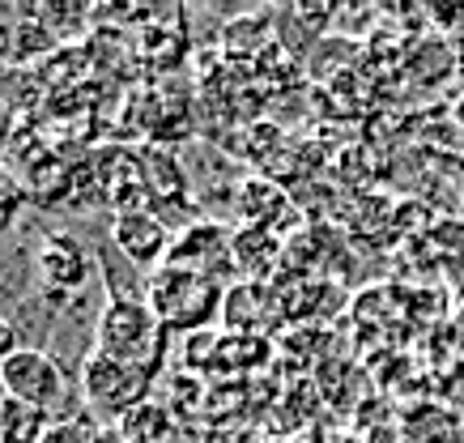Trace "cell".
Masks as SVG:
<instances>
[{
    "instance_id": "3957f363",
    "label": "cell",
    "mask_w": 464,
    "mask_h": 443,
    "mask_svg": "<svg viewBox=\"0 0 464 443\" xmlns=\"http://www.w3.org/2000/svg\"><path fill=\"white\" fill-rule=\"evenodd\" d=\"M154 371H145L137 362H120L111 354H94L82 362V397L99 414H132L150 397Z\"/></svg>"
},
{
    "instance_id": "8fae6325",
    "label": "cell",
    "mask_w": 464,
    "mask_h": 443,
    "mask_svg": "<svg viewBox=\"0 0 464 443\" xmlns=\"http://www.w3.org/2000/svg\"><path fill=\"white\" fill-rule=\"evenodd\" d=\"M39 443H94V439H90V430L82 422H52Z\"/></svg>"
},
{
    "instance_id": "7a4b0ae2",
    "label": "cell",
    "mask_w": 464,
    "mask_h": 443,
    "mask_svg": "<svg viewBox=\"0 0 464 443\" xmlns=\"http://www.w3.org/2000/svg\"><path fill=\"white\" fill-rule=\"evenodd\" d=\"M99 354H111L120 362H137L145 371H158L162 358V337L167 329L158 324V315L150 312L145 299H128V294H107V307L99 315Z\"/></svg>"
},
{
    "instance_id": "52a82bcc",
    "label": "cell",
    "mask_w": 464,
    "mask_h": 443,
    "mask_svg": "<svg viewBox=\"0 0 464 443\" xmlns=\"http://www.w3.org/2000/svg\"><path fill=\"white\" fill-rule=\"evenodd\" d=\"M34 265H39L43 282L52 290H82L90 277V252H85L72 235H43L34 247Z\"/></svg>"
},
{
    "instance_id": "ba28073f",
    "label": "cell",
    "mask_w": 464,
    "mask_h": 443,
    "mask_svg": "<svg viewBox=\"0 0 464 443\" xmlns=\"http://www.w3.org/2000/svg\"><path fill=\"white\" fill-rule=\"evenodd\" d=\"M230 260H235V273H243V282H265L282 260V239L265 226H243L230 239Z\"/></svg>"
},
{
    "instance_id": "30bf717a",
    "label": "cell",
    "mask_w": 464,
    "mask_h": 443,
    "mask_svg": "<svg viewBox=\"0 0 464 443\" xmlns=\"http://www.w3.org/2000/svg\"><path fill=\"white\" fill-rule=\"evenodd\" d=\"M22 197H26L22 179H17V175L0 162V214H5V209H17V205H22Z\"/></svg>"
},
{
    "instance_id": "8992f818",
    "label": "cell",
    "mask_w": 464,
    "mask_h": 443,
    "mask_svg": "<svg viewBox=\"0 0 464 443\" xmlns=\"http://www.w3.org/2000/svg\"><path fill=\"white\" fill-rule=\"evenodd\" d=\"M230 230L218 226V222H192V226H183L175 235V244H170V256L167 265H183V269H197V273H209L222 282V273L235 269V260H230Z\"/></svg>"
},
{
    "instance_id": "9c48e42d",
    "label": "cell",
    "mask_w": 464,
    "mask_h": 443,
    "mask_svg": "<svg viewBox=\"0 0 464 443\" xmlns=\"http://www.w3.org/2000/svg\"><path fill=\"white\" fill-rule=\"evenodd\" d=\"M405 443H460V414L448 405H413L401 418Z\"/></svg>"
},
{
    "instance_id": "7c38bea8",
    "label": "cell",
    "mask_w": 464,
    "mask_h": 443,
    "mask_svg": "<svg viewBox=\"0 0 464 443\" xmlns=\"http://www.w3.org/2000/svg\"><path fill=\"white\" fill-rule=\"evenodd\" d=\"M17 350H22V345H17V329L0 315V362H5L9 354H17Z\"/></svg>"
},
{
    "instance_id": "5b68a950",
    "label": "cell",
    "mask_w": 464,
    "mask_h": 443,
    "mask_svg": "<svg viewBox=\"0 0 464 443\" xmlns=\"http://www.w3.org/2000/svg\"><path fill=\"white\" fill-rule=\"evenodd\" d=\"M111 244L141 269H162L170 256V230L154 209H120L111 222Z\"/></svg>"
},
{
    "instance_id": "4fadbf2b",
    "label": "cell",
    "mask_w": 464,
    "mask_h": 443,
    "mask_svg": "<svg viewBox=\"0 0 464 443\" xmlns=\"http://www.w3.org/2000/svg\"><path fill=\"white\" fill-rule=\"evenodd\" d=\"M341 443H362V439H341Z\"/></svg>"
},
{
    "instance_id": "6da1fadb",
    "label": "cell",
    "mask_w": 464,
    "mask_h": 443,
    "mask_svg": "<svg viewBox=\"0 0 464 443\" xmlns=\"http://www.w3.org/2000/svg\"><path fill=\"white\" fill-rule=\"evenodd\" d=\"M145 303L158 315L167 332H200L222 315L226 286L209 273L183 269V265H162L145 282Z\"/></svg>"
},
{
    "instance_id": "277c9868",
    "label": "cell",
    "mask_w": 464,
    "mask_h": 443,
    "mask_svg": "<svg viewBox=\"0 0 464 443\" xmlns=\"http://www.w3.org/2000/svg\"><path fill=\"white\" fill-rule=\"evenodd\" d=\"M0 388L5 397L17 400V405H30L39 414H52L60 400H64V388H69V375L47 350H34V345H22L17 354H9L0 362Z\"/></svg>"
}]
</instances>
